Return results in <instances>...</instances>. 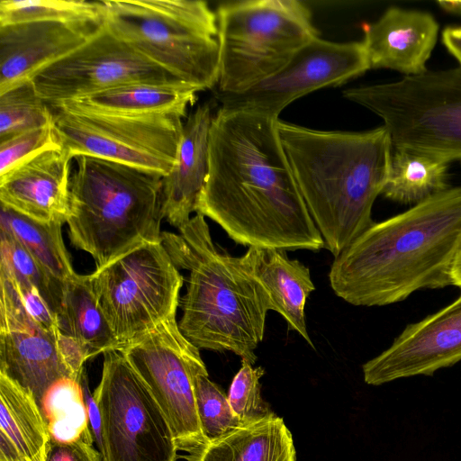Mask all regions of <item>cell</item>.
Wrapping results in <instances>:
<instances>
[{
	"label": "cell",
	"mask_w": 461,
	"mask_h": 461,
	"mask_svg": "<svg viewBox=\"0 0 461 461\" xmlns=\"http://www.w3.org/2000/svg\"><path fill=\"white\" fill-rule=\"evenodd\" d=\"M67 224L71 244L100 268L133 249L161 241L163 176L91 156H76Z\"/></svg>",
	"instance_id": "obj_5"
},
{
	"label": "cell",
	"mask_w": 461,
	"mask_h": 461,
	"mask_svg": "<svg viewBox=\"0 0 461 461\" xmlns=\"http://www.w3.org/2000/svg\"><path fill=\"white\" fill-rule=\"evenodd\" d=\"M220 63L217 93L238 94L278 72L319 37L312 13L297 0L225 3L216 12Z\"/></svg>",
	"instance_id": "obj_8"
},
{
	"label": "cell",
	"mask_w": 461,
	"mask_h": 461,
	"mask_svg": "<svg viewBox=\"0 0 461 461\" xmlns=\"http://www.w3.org/2000/svg\"><path fill=\"white\" fill-rule=\"evenodd\" d=\"M26 22L104 23V5L102 0H1L0 26Z\"/></svg>",
	"instance_id": "obj_29"
},
{
	"label": "cell",
	"mask_w": 461,
	"mask_h": 461,
	"mask_svg": "<svg viewBox=\"0 0 461 461\" xmlns=\"http://www.w3.org/2000/svg\"><path fill=\"white\" fill-rule=\"evenodd\" d=\"M294 177L323 240L336 258L375 221L372 208L387 182L393 145L384 126L320 131L278 119Z\"/></svg>",
	"instance_id": "obj_3"
},
{
	"label": "cell",
	"mask_w": 461,
	"mask_h": 461,
	"mask_svg": "<svg viewBox=\"0 0 461 461\" xmlns=\"http://www.w3.org/2000/svg\"><path fill=\"white\" fill-rule=\"evenodd\" d=\"M62 149L54 122L0 140V176L49 149Z\"/></svg>",
	"instance_id": "obj_34"
},
{
	"label": "cell",
	"mask_w": 461,
	"mask_h": 461,
	"mask_svg": "<svg viewBox=\"0 0 461 461\" xmlns=\"http://www.w3.org/2000/svg\"><path fill=\"white\" fill-rule=\"evenodd\" d=\"M80 384L94 443L101 455L103 451L101 413L95 396L89 389L87 375L85 369L82 371L80 375Z\"/></svg>",
	"instance_id": "obj_37"
},
{
	"label": "cell",
	"mask_w": 461,
	"mask_h": 461,
	"mask_svg": "<svg viewBox=\"0 0 461 461\" xmlns=\"http://www.w3.org/2000/svg\"><path fill=\"white\" fill-rule=\"evenodd\" d=\"M194 395L201 429L207 444L242 425L231 410L228 395L209 379L208 373L195 377Z\"/></svg>",
	"instance_id": "obj_32"
},
{
	"label": "cell",
	"mask_w": 461,
	"mask_h": 461,
	"mask_svg": "<svg viewBox=\"0 0 461 461\" xmlns=\"http://www.w3.org/2000/svg\"><path fill=\"white\" fill-rule=\"evenodd\" d=\"M120 350L161 408L178 449L193 454L204 447L194 381L208 372L199 348L183 335L176 317Z\"/></svg>",
	"instance_id": "obj_12"
},
{
	"label": "cell",
	"mask_w": 461,
	"mask_h": 461,
	"mask_svg": "<svg viewBox=\"0 0 461 461\" xmlns=\"http://www.w3.org/2000/svg\"><path fill=\"white\" fill-rule=\"evenodd\" d=\"M442 41L461 67V26H448L442 32Z\"/></svg>",
	"instance_id": "obj_38"
},
{
	"label": "cell",
	"mask_w": 461,
	"mask_h": 461,
	"mask_svg": "<svg viewBox=\"0 0 461 461\" xmlns=\"http://www.w3.org/2000/svg\"><path fill=\"white\" fill-rule=\"evenodd\" d=\"M291 431L274 412L241 425L187 456L188 461H296Z\"/></svg>",
	"instance_id": "obj_22"
},
{
	"label": "cell",
	"mask_w": 461,
	"mask_h": 461,
	"mask_svg": "<svg viewBox=\"0 0 461 461\" xmlns=\"http://www.w3.org/2000/svg\"><path fill=\"white\" fill-rule=\"evenodd\" d=\"M204 218L196 213L178 234L161 233L175 265L189 271L179 329L199 349L230 351L254 365L270 311L268 296L242 256L215 245Z\"/></svg>",
	"instance_id": "obj_4"
},
{
	"label": "cell",
	"mask_w": 461,
	"mask_h": 461,
	"mask_svg": "<svg viewBox=\"0 0 461 461\" xmlns=\"http://www.w3.org/2000/svg\"><path fill=\"white\" fill-rule=\"evenodd\" d=\"M438 4L447 12L461 14V1H438Z\"/></svg>",
	"instance_id": "obj_40"
},
{
	"label": "cell",
	"mask_w": 461,
	"mask_h": 461,
	"mask_svg": "<svg viewBox=\"0 0 461 461\" xmlns=\"http://www.w3.org/2000/svg\"><path fill=\"white\" fill-rule=\"evenodd\" d=\"M213 115L209 104L199 105L184 123L176 162L162 179V219L177 229L195 212L208 175L209 134Z\"/></svg>",
	"instance_id": "obj_19"
},
{
	"label": "cell",
	"mask_w": 461,
	"mask_h": 461,
	"mask_svg": "<svg viewBox=\"0 0 461 461\" xmlns=\"http://www.w3.org/2000/svg\"><path fill=\"white\" fill-rule=\"evenodd\" d=\"M242 257L248 270L265 289L270 310L313 348L305 321L306 302L315 289L309 268L278 249L251 247Z\"/></svg>",
	"instance_id": "obj_21"
},
{
	"label": "cell",
	"mask_w": 461,
	"mask_h": 461,
	"mask_svg": "<svg viewBox=\"0 0 461 461\" xmlns=\"http://www.w3.org/2000/svg\"><path fill=\"white\" fill-rule=\"evenodd\" d=\"M62 149L46 150L0 176V201L41 222H67L70 162Z\"/></svg>",
	"instance_id": "obj_17"
},
{
	"label": "cell",
	"mask_w": 461,
	"mask_h": 461,
	"mask_svg": "<svg viewBox=\"0 0 461 461\" xmlns=\"http://www.w3.org/2000/svg\"><path fill=\"white\" fill-rule=\"evenodd\" d=\"M104 23L135 50L198 91L217 86L216 13L201 0H102Z\"/></svg>",
	"instance_id": "obj_6"
},
{
	"label": "cell",
	"mask_w": 461,
	"mask_h": 461,
	"mask_svg": "<svg viewBox=\"0 0 461 461\" xmlns=\"http://www.w3.org/2000/svg\"><path fill=\"white\" fill-rule=\"evenodd\" d=\"M59 333L36 322L0 330V374L31 393L38 406L57 381L73 376L60 352Z\"/></svg>",
	"instance_id": "obj_20"
},
{
	"label": "cell",
	"mask_w": 461,
	"mask_h": 461,
	"mask_svg": "<svg viewBox=\"0 0 461 461\" xmlns=\"http://www.w3.org/2000/svg\"><path fill=\"white\" fill-rule=\"evenodd\" d=\"M52 123V110L32 82L0 95V140Z\"/></svg>",
	"instance_id": "obj_31"
},
{
	"label": "cell",
	"mask_w": 461,
	"mask_h": 461,
	"mask_svg": "<svg viewBox=\"0 0 461 461\" xmlns=\"http://www.w3.org/2000/svg\"><path fill=\"white\" fill-rule=\"evenodd\" d=\"M39 408L46 422L50 441L84 438L94 443L80 376H65L57 381L49 389Z\"/></svg>",
	"instance_id": "obj_28"
},
{
	"label": "cell",
	"mask_w": 461,
	"mask_h": 461,
	"mask_svg": "<svg viewBox=\"0 0 461 461\" xmlns=\"http://www.w3.org/2000/svg\"><path fill=\"white\" fill-rule=\"evenodd\" d=\"M264 374L261 366L253 367L248 361L241 360V367L232 380L228 400L242 425L273 413L269 404L261 397L259 379Z\"/></svg>",
	"instance_id": "obj_33"
},
{
	"label": "cell",
	"mask_w": 461,
	"mask_h": 461,
	"mask_svg": "<svg viewBox=\"0 0 461 461\" xmlns=\"http://www.w3.org/2000/svg\"><path fill=\"white\" fill-rule=\"evenodd\" d=\"M57 321L59 332L73 339L87 360L101 353L121 349L96 301L88 275L76 274L65 283Z\"/></svg>",
	"instance_id": "obj_24"
},
{
	"label": "cell",
	"mask_w": 461,
	"mask_h": 461,
	"mask_svg": "<svg viewBox=\"0 0 461 461\" xmlns=\"http://www.w3.org/2000/svg\"><path fill=\"white\" fill-rule=\"evenodd\" d=\"M62 148L73 158L91 156L169 174L181 139L184 117L122 115L50 107Z\"/></svg>",
	"instance_id": "obj_10"
},
{
	"label": "cell",
	"mask_w": 461,
	"mask_h": 461,
	"mask_svg": "<svg viewBox=\"0 0 461 461\" xmlns=\"http://www.w3.org/2000/svg\"><path fill=\"white\" fill-rule=\"evenodd\" d=\"M0 436L23 461H45L50 438L33 395L0 374Z\"/></svg>",
	"instance_id": "obj_25"
},
{
	"label": "cell",
	"mask_w": 461,
	"mask_h": 461,
	"mask_svg": "<svg viewBox=\"0 0 461 461\" xmlns=\"http://www.w3.org/2000/svg\"><path fill=\"white\" fill-rule=\"evenodd\" d=\"M12 279L14 281L24 305L32 319L46 331L54 334L59 333L56 314L42 298L41 294L32 285L17 281L13 277Z\"/></svg>",
	"instance_id": "obj_35"
},
{
	"label": "cell",
	"mask_w": 461,
	"mask_h": 461,
	"mask_svg": "<svg viewBox=\"0 0 461 461\" xmlns=\"http://www.w3.org/2000/svg\"><path fill=\"white\" fill-rule=\"evenodd\" d=\"M199 92L184 84L138 83L97 93L57 106L122 115L176 114L185 117Z\"/></svg>",
	"instance_id": "obj_23"
},
{
	"label": "cell",
	"mask_w": 461,
	"mask_h": 461,
	"mask_svg": "<svg viewBox=\"0 0 461 461\" xmlns=\"http://www.w3.org/2000/svg\"><path fill=\"white\" fill-rule=\"evenodd\" d=\"M0 222L53 278L65 284L77 274L63 242V223L38 221L4 205Z\"/></svg>",
	"instance_id": "obj_27"
},
{
	"label": "cell",
	"mask_w": 461,
	"mask_h": 461,
	"mask_svg": "<svg viewBox=\"0 0 461 461\" xmlns=\"http://www.w3.org/2000/svg\"><path fill=\"white\" fill-rule=\"evenodd\" d=\"M370 69L359 41L333 42L317 37L305 44L276 74L238 94H219L221 107L278 119L296 99L317 89L338 86Z\"/></svg>",
	"instance_id": "obj_14"
},
{
	"label": "cell",
	"mask_w": 461,
	"mask_h": 461,
	"mask_svg": "<svg viewBox=\"0 0 461 461\" xmlns=\"http://www.w3.org/2000/svg\"><path fill=\"white\" fill-rule=\"evenodd\" d=\"M0 269L14 279L34 287L58 317L63 302L65 284L59 282L40 265L13 233L1 227Z\"/></svg>",
	"instance_id": "obj_30"
},
{
	"label": "cell",
	"mask_w": 461,
	"mask_h": 461,
	"mask_svg": "<svg viewBox=\"0 0 461 461\" xmlns=\"http://www.w3.org/2000/svg\"><path fill=\"white\" fill-rule=\"evenodd\" d=\"M461 246V186L374 222L338 257L329 279L337 296L356 306H384L422 289L451 285Z\"/></svg>",
	"instance_id": "obj_2"
},
{
	"label": "cell",
	"mask_w": 461,
	"mask_h": 461,
	"mask_svg": "<svg viewBox=\"0 0 461 461\" xmlns=\"http://www.w3.org/2000/svg\"><path fill=\"white\" fill-rule=\"evenodd\" d=\"M88 276L121 349L176 317L184 278L162 241L144 243Z\"/></svg>",
	"instance_id": "obj_9"
},
{
	"label": "cell",
	"mask_w": 461,
	"mask_h": 461,
	"mask_svg": "<svg viewBox=\"0 0 461 461\" xmlns=\"http://www.w3.org/2000/svg\"><path fill=\"white\" fill-rule=\"evenodd\" d=\"M461 361V294L450 304L409 324L392 345L363 366L364 381L381 385L416 375H433Z\"/></svg>",
	"instance_id": "obj_15"
},
{
	"label": "cell",
	"mask_w": 461,
	"mask_h": 461,
	"mask_svg": "<svg viewBox=\"0 0 461 461\" xmlns=\"http://www.w3.org/2000/svg\"><path fill=\"white\" fill-rule=\"evenodd\" d=\"M451 285L461 289V246L456 251L449 271Z\"/></svg>",
	"instance_id": "obj_39"
},
{
	"label": "cell",
	"mask_w": 461,
	"mask_h": 461,
	"mask_svg": "<svg viewBox=\"0 0 461 461\" xmlns=\"http://www.w3.org/2000/svg\"><path fill=\"white\" fill-rule=\"evenodd\" d=\"M32 82L50 106L126 85L183 83L119 39L105 23L85 44L41 70Z\"/></svg>",
	"instance_id": "obj_13"
},
{
	"label": "cell",
	"mask_w": 461,
	"mask_h": 461,
	"mask_svg": "<svg viewBox=\"0 0 461 461\" xmlns=\"http://www.w3.org/2000/svg\"><path fill=\"white\" fill-rule=\"evenodd\" d=\"M94 443L84 438L50 441L45 461H102Z\"/></svg>",
	"instance_id": "obj_36"
},
{
	"label": "cell",
	"mask_w": 461,
	"mask_h": 461,
	"mask_svg": "<svg viewBox=\"0 0 461 461\" xmlns=\"http://www.w3.org/2000/svg\"><path fill=\"white\" fill-rule=\"evenodd\" d=\"M363 32L370 68H389L408 77L427 70L438 23L428 12L391 7L375 23L365 24Z\"/></svg>",
	"instance_id": "obj_18"
},
{
	"label": "cell",
	"mask_w": 461,
	"mask_h": 461,
	"mask_svg": "<svg viewBox=\"0 0 461 461\" xmlns=\"http://www.w3.org/2000/svg\"><path fill=\"white\" fill-rule=\"evenodd\" d=\"M104 23L26 22L0 26V95L32 82L41 70L85 44Z\"/></svg>",
	"instance_id": "obj_16"
},
{
	"label": "cell",
	"mask_w": 461,
	"mask_h": 461,
	"mask_svg": "<svg viewBox=\"0 0 461 461\" xmlns=\"http://www.w3.org/2000/svg\"><path fill=\"white\" fill-rule=\"evenodd\" d=\"M448 163L426 155L393 149L382 194L404 204H417L448 188Z\"/></svg>",
	"instance_id": "obj_26"
},
{
	"label": "cell",
	"mask_w": 461,
	"mask_h": 461,
	"mask_svg": "<svg viewBox=\"0 0 461 461\" xmlns=\"http://www.w3.org/2000/svg\"><path fill=\"white\" fill-rule=\"evenodd\" d=\"M343 96L379 116L393 149L461 161V67L348 88Z\"/></svg>",
	"instance_id": "obj_7"
},
{
	"label": "cell",
	"mask_w": 461,
	"mask_h": 461,
	"mask_svg": "<svg viewBox=\"0 0 461 461\" xmlns=\"http://www.w3.org/2000/svg\"><path fill=\"white\" fill-rule=\"evenodd\" d=\"M277 121L219 109L210 129L208 175L196 213L249 248L317 251L324 240L294 177Z\"/></svg>",
	"instance_id": "obj_1"
},
{
	"label": "cell",
	"mask_w": 461,
	"mask_h": 461,
	"mask_svg": "<svg viewBox=\"0 0 461 461\" xmlns=\"http://www.w3.org/2000/svg\"><path fill=\"white\" fill-rule=\"evenodd\" d=\"M94 394L102 419V461H176L169 422L122 350L104 354Z\"/></svg>",
	"instance_id": "obj_11"
}]
</instances>
